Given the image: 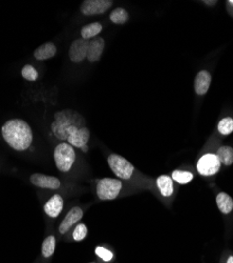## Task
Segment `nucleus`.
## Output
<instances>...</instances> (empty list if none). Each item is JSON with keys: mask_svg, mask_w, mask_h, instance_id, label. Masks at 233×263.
I'll use <instances>...</instances> for the list:
<instances>
[{"mask_svg": "<svg viewBox=\"0 0 233 263\" xmlns=\"http://www.w3.org/2000/svg\"><path fill=\"white\" fill-rule=\"evenodd\" d=\"M105 48V41L102 37H96L90 40L88 60L90 62H97L102 57V54Z\"/></svg>", "mask_w": 233, "mask_h": 263, "instance_id": "obj_12", "label": "nucleus"}, {"mask_svg": "<svg viewBox=\"0 0 233 263\" xmlns=\"http://www.w3.org/2000/svg\"><path fill=\"white\" fill-rule=\"evenodd\" d=\"M211 84V74L203 70L197 74L195 78V91L198 96H203L208 92Z\"/></svg>", "mask_w": 233, "mask_h": 263, "instance_id": "obj_14", "label": "nucleus"}, {"mask_svg": "<svg viewBox=\"0 0 233 263\" xmlns=\"http://www.w3.org/2000/svg\"><path fill=\"white\" fill-rule=\"evenodd\" d=\"M216 204L218 210L223 214H229L233 210V200L228 194L224 192L219 193L216 196Z\"/></svg>", "mask_w": 233, "mask_h": 263, "instance_id": "obj_18", "label": "nucleus"}, {"mask_svg": "<svg viewBox=\"0 0 233 263\" xmlns=\"http://www.w3.org/2000/svg\"><path fill=\"white\" fill-rule=\"evenodd\" d=\"M157 186L164 197H170L174 194V180L167 175H162L157 178Z\"/></svg>", "mask_w": 233, "mask_h": 263, "instance_id": "obj_16", "label": "nucleus"}, {"mask_svg": "<svg viewBox=\"0 0 233 263\" xmlns=\"http://www.w3.org/2000/svg\"><path fill=\"white\" fill-rule=\"evenodd\" d=\"M90 40H86L83 38H78L75 41H72L70 50H69V56L72 62L80 63L88 57V51H89Z\"/></svg>", "mask_w": 233, "mask_h": 263, "instance_id": "obj_8", "label": "nucleus"}, {"mask_svg": "<svg viewBox=\"0 0 233 263\" xmlns=\"http://www.w3.org/2000/svg\"><path fill=\"white\" fill-rule=\"evenodd\" d=\"M56 249V238L55 236H48L42 243V256L45 258H50Z\"/></svg>", "mask_w": 233, "mask_h": 263, "instance_id": "obj_21", "label": "nucleus"}, {"mask_svg": "<svg viewBox=\"0 0 233 263\" xmlns=\"http://www.w3.org/2000/svg\"><path fill=\"white\" fill-rule=\"evenodd\" d=\"M21 75L24 79L28 80V81H36L39 77V73L33 65L26 64L22 67Z\"/></svg>", "mask_w": 233, "mask_h": 263, "instance_id": "obj_23", "label": "nucleus"}, {"mask_svg": "<svg viewBox=\"0 0 233 263\" xmlns=\"http://www.w3.org/2000/svg\"><path fill=\"white\" fill-rule=\"evenodd\" d=\"M111 22L115 24H125L128 21L129 15L128 12L123 8H117L110 13L109 16Z\"/></svg>", "mask_w": 233, "mask_h": 263, "instance_id": "obj_20", "label": "nucleus"}, {"mask_svg": "<svg viewBox=\"0 0 233 263\" xmlns=\"http://www.w3.org/2000/svg\"><path fill=\"white\" fill-rule=\"evenodd\" d=\"M90 130L86 126H82L72 132L68 139H66V142L74 148L77 147L84 152H88V142L90 140Z\"/></svg>", "mask_w": 233, "mask_h": 263, "instance_id": "obj_9", "label": "nucleus"}, {"mask_svg": "<svg viewBox=\"0 0 233 263\" xmlns=\"http://www.w3.org/2000/svg\"><path fill=\"white\" fill-rule=\"evenodd\" d=\"M57 54V46L53 42L43 43L34 51V57L37 60H46L54 57Z\"/></svg>", "mask_w": 233, "mask_h": 263, "instance_id": "obj_15", "label": "nucleus"}, {"mask_svg": "<svg viewBox=\"0 0 233 263\" xmlns=\"http://www.w3.org/2000/svg\"><path fill=\"white\" fill-rule=\"evenodd\" d=\"M216 156L221 163L231 165L233 163V148L228 145H223L217 150Z\"/></svg>", "mask_w": 233, "mask_h": 263, "instance_id": "obj_19", "label": "nucleus"}, {"mask_svg": "<svg viewBox=\"0 0 233 263\" xmlns=\"http://www.w3.org/2000/svg\"><path fill=\"white\" fill-rule=\"evenodd\" d=\"M204 3H206V4H215V3H216V1H204Z\"/></svg>", "mask_w": 233, "mask_h": 263, "instance_id": "obj_28", "label": "nucleus"}, {"mask_svg": "<svg viewBox=\"0 0 233 263\" xmlns=\"http://www.w3.org/2000/svg\"><path fill=\"white\" fill-rule=\"evenodd\" d=\"M103 26L99 22H92L90 24L84 25L81 29V38L86 40H91L96 38L100 33L102 32Z\"/></svg>", "mask_w": 233, "mask_h": 263, "instance_id": "obj_17", "label": "nucleus"}, {"mask_svg": "<svg viewBox=\"0 0 233 263\" xmlns=\"http://www.w3.org/2000/svg\"><path fill=\"white\" fill-rule=\"evenodd\" d=\"M108 163L116 176L120 179L127 180L135 172V166L127 159L117 154H111L108 158Z\"/></svg>", "mask_w": 233, "mask_h": 263, "instance_id": "obj_5", "label": "nucleus"}, {"mask_svg": "<svg viewBox=\"0 0 233 263\" xmlns=\"http://www.w3.org/2000/svg\"><path fill=\"white\" fill-rule=\"evenodd\" d=\"M30 181L32 184L35 186L41 187V188H48V190H58L61 185V182L54 176H48V175L43 174H33L30 177Z\"/></svg>", "mask_w": 233, "mask_h": 263, "instance_id": "obj_10", "label": "nucleus"}, {"mask_svg": "<svg viewBox=\"0 0 233 263\" xmlns=\"http://www.w3.org/2000/svg\"><path fill=\"white\" fill-rule=\"evenodd\" d=\"M229 3H231V4L233 5V0H230V1H229Z\"/></svg>", "mask_w": 233, "mask_h": 263, "instance_id": "obj_29", "label": "nucleus"}, {"mask_svg": "<svg viewBox=\"0 0 233 263\" xmlns=\"http://www.w3.org/2000/svg\"><path fill=\"white\" fill-rule=\"evenodd\" d=\"M2 137L13 150L26 151L33 142V131L26 121L22 119H10L2 125Z\"/></svg>", "mask_w": 233, "mask_h": 263, "instance_id": "obj_1", "label": "nucleus"}, {"mask_svg": "<svg viewBox=\"0 0 233 263\" xmlns=\"http://www.w3.org/2000/svg\"><path fill=\"white\" fill-rule=\"evenodd\" d=\"M84 119L81 115H79L77 112L65 110L60 111L55 114V120L51 124V130L55 136L62 140L65 131L72 125L83 126Z\"/></svg>", "mask_w": 233, "mask_h": 263, "instance_id": "obj_2", "label": "nucleus"}, {"mask_svg": "<svg viewBox=\"0 0 233 263\" xmlns=\"http://www.w3.org/2000/svg\"><path fill=\"white\" fill-rule=\"evenodd\" d=\"M64 201L60 195L52 196L44 204V212L51 218H57L63 210Z\"/></svg>", "mask_w": 233, "mask_h": 263, "instance_id": "obj_13", "label": "nucleus"}, {"mask_svg": "<svg viewBox=\"0 0 233 263\" xmlns=\"http://www.w3.org/2000/svg\"><path fill=\"white\" fill-rule=\"evenodd\" d=\"M75 148L68 142L59 143L54 150V160L56 167L60 172L68 173L76 161Z\"/></svg>", "mask_w": 233, "mask_h": 263, "instance_id": "obj_3", "label": "nucleus"}, {"mask_svg": "<svg viewBox=\"0 0 233 263\" xmlns=\"http://www.w3.org/2000/svg\"><path fill=\"white\" fill-rule=\"evenodd\" d=\"M122 190V182L115 178H102L97 183V196L100 200H114Z\"/></svg>", "mask_w": 233, "mask_h": 263, "instance_id": "obj_4", "label": "nucleus"}, {"mask_svg": "<svg viewBox=\"0 0 233 263\" xmlns=\"http://www.w3.org/2000/svg\"><path fill=\"white\" fill-rule=\"evenodd\" d=\"M218 132L222 135H229L233 132V119L231 117H226L219 121Z\"/></svg>", "mask_w": 233, "mask_h": 263, "instance_id": "obj_24", "label": "nucleus"}, {"mask_svg": "<svg viewBox=\"0 0 233 263\" xmlns=\"http://www.w3.org/2000/svg\"><path fill=\"white\" fill-rule=\"evenodd\" d=\"M227 263H233V256H230L227 260Z\"/></svg>", "mask_w": 233, "mask_h": 263, "instance_id": "obj_27", "label": "nucleus"}, {"mask_svg": "<svg viewBox=\"0 0 233 263\" xmlns=\"http://www.w3.org/2000/svg\"><path fill=\"white\" fill-rule=\"evenodd\" d=\"M111 0H85L82 2L80 10L85 16H95L104 14L112 5Z\"/></svg>", "mask_w": 233, "mask_h": 263, "instance_id": "obj_6", "label": "nucleus"}, {"mask_svg": "<svg viewBox=\"0 0 233 263\" xmlns=\"http://www.w3.org/2000/svg\"><path fill=\"white\" fill-rule=\"evenodd\" d=\"M96 255L105 262L110 261L112 259V257H114V255H112V253L110 251H108V249H106L102 246L96 247Z\"/></svg>", "mask_w": 233, "mask_h": 263, "instance_id": "obj_26", "label": "nucleus"}, {"mask_svg": "<svg viewBox=\"0 0 233 263\" xmlns=\"http://www.w3.org/2000/svg\"><path fill=\"white\" fill-rule=\"evenodd\" d=\"M221 162L215 154H206L198 160L197 168V172L203 176H212L221 168Z\"/></svg>", "mask_w": 233, "mask_h": 263, "instance_id": "obj_7", "label": "nucleus"}, {"mask_svg": "<svg viewBox=\"0 0 233 263\" xmlns=\"http://www.w3.org/2000/svg\"><path fill=\"white\" fill-rule=\"evenodd\" d=\"M82 217H83V211H82L81 207H79V206L72 207L70 212L66 214V216L61 221V223H60L59 233L62 234V235L68 233L70 231V228L72 226H74L77 222L81 220Z\"/></svg>", "mask_w": 233, "mask_h": 263, "instance_id": "obj_11", "label": "nucleus"}, {"mask_svg": "<svg viewBox=\"0 0 233 263\" xmlns=\"http://www.w3.org/2000/svg\"><path fill=\"white\" fill-rule=\"evenodd\" d=\"M86 235H88V227L83 223H79L72 232V238L75 241H82L85 239Z\"/></svg>", "mask_w": 233, "mask_h": 263, "instance_id": "obj_25", "label": "nucleus"}, {"mask_svg": "<svg viewBox=\"0 0 233 263\" xmlns=\"http://www.w3.org/2000/svg\"><path fill=\"white\" fill-rule=\"evenodd\" d=\"M171 178L179 184H187L194 179V175H192V173L186 171H174L172 172Z\"/></svg>", "mask_w": 233, "mask_h": 263, "instance_id": "obj_22", "label": "nucleus"}]
</instances>
